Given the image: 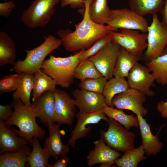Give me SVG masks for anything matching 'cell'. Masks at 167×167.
Listing matches in <instances>:
<instances>
[{
  "label": "cell",
  "mask_w": 167,
  "mask_h": 167,
  "mask_svg": "<svg viewBox=\"0 0 167 167\" xmlns=\"http://www.w3.org/2000/svg\"><path fill=\"white\" fill-rule=\"evenodd\" d=\"M110 20L106 24L116 31L121 28L148 32V22L144 16L127 8L111 10Z\"/></svg>",
  "instance_id": "8"
},
{
  "label": "cell",
  "mask_w": 167,
  "mask_h": 167,
  "mask_svg": "<svg viewBox=\"0 0 167 167\" xmlns=\"http://www.w3.org/2000/svg\"><path fill=\"white\" fill-rule=\"evenodd\" d=\"M139 122L142 145L145 153L147 156H155L160 152L162 148L163 143L159 140L158 135L161 128L156 135H153L150 128V124H148L146 120L140 115H137Z\"/></svg>",
  "instance_id": "18"
},
{
  "label": "cell",
  "mask_w": 167,
  "mask_h": 167,
  "mask_svg": "<svg viewBox=\"0 0 167 167\" xmlns=\"http://www.w3.org/2000/svg\"><path fill=\"white\" fill-rule=\"evenodd\" d=\"M30 144L25 140L17 136L12 128L6 126L0 121V153L18 151L24 146Z\"/></svg>",
  "instance_id": "20"
},
{
  "label": "cell",
  "mask_w": 167,
  "mask_h": 167,
  "mask_svg": "<svg viewBox=\"0 0 167 167\" xmlns=\"http://www.w3.org/2000/svg\"><path fill=\"white\" fill-rule=\"evenodd\" d=\"M164 0H129L130 9L142 16L156 14L162 9Z\"/></svg>",
  "instance_id": "27"
},
{
  "label": "cell",
  "mask_w": 167,
  "mask_h": 167,
  "mask_svg": "<svg viewBox=\"0 0 167 167\" xmlns=\"http://www.w3.org/2000/svg\"><path fill=\"white\" fill-rule=\"evenodd\" d=\"M15 7L13 1L0 3V16L7 17L10 16L12 9Z\"/></svg>",
  "instance_id": "37"
},
{
  "label": "cell",
  "mask_w": 167,
  "mask_h": 167,
  "mask_svg": "<svg viewBox=\"0 0 167 167\" xmlns=\"http://www.w3.org/2000/svg\"><path fill=\"white\" fill-rule=\"evenodd\" d=\"M60 125L57 124L48 127L49 137L45 140L43 148L55 160L60 155H67L70 149L67 144L64 145L61 139Z\"/></svg>",
  "instance_id": "19"
},
{
  "label": "cell",
  "mask_w": 167,
  "mask_h": 167,
  "mask_svg": "<svg viewBox=\"0 0 167 167\" xmlns=\"http://www.w3.org/2000/svg\"><path fill=\"white\" fill-rule=\"evenodd\" d=\"M129 88L128 82L124 78L113 77L108 80L102 92L106 105L113 107L112 101L114 96Z\"/></svg>",
  "instance_id": "26"
},
{
  "label": "cell",
  "mask_w": 167,
  "mask_h": 167,
  "mask_svg": "<svg viewBox=\"0 0 167 167\" xmlns=\"http://www.w3.org/2000/svg\"><path fill=\"white\" fill-rule=\"evenodd\" d=\"M103 76L94 63L87 59L80 62L74 72V77L81 81L86 79H96Z\"/></svg>",
  "instance_id": "33"
},
{
  "label": "cell",
  "mask_w": 167,
  "mask_h": 167,
  "mask_svg": "<svg viewBox=\"0 0 167 167\" xmlns=\"http://www.w3.org/2000/svg\"><path fill=\"white\" fill-rule=\"evenodd\" d=\"M88 13L93 22L105 25L110 20L112 12L107 0H92L89 6Z\"/></svg>",
  "instance_id": "24"
},
{
  "label": "cell",
  "mask_w": 167,
  "mask_h": 167,
  "mask_svg": "<svg viewBox=\"0 0 167 167\" xmlns=\"http://www.w3.org/2000/svg\"><path fill=\"white\" fill-rule=\"evenodd\" d=\"M147 32L148 46L144 57L148 62L161 55L167 46V27L160 20L156 14L152 15Z\"/></svg>",
  "instance_id": "7"
},
{
  "label": "cell",
  "mask_w": 167,
  "mask_h": 167,
  "mask_svg": "<svg viewBox=\"0 0 167 167\" xmlns=\"http://www.w3.org/2000/svg\"><path fill=\"white\" fill-rule=\"evenodd\" d=\"M18 87L13 94V99H20L26 105L31 106L30 96L33 87L34 75L22 72Z\"/></svg>",
  "instance_id": "25"
},
{
  "label": "cell",
  "mask_w": 167,
  "mask_h": 167,
  "mask_svg": "<svg viewBox=\"0 0 167 167\" xmlns=\"http://www.w3.org/2000/svg\"><path fill=\"white\" fill-rule=\"evenodd\" d=\"M61 6L64 8L68 5L73 9L84 8L85 4L84 0H61Z\"/></svg>",
  "instance_id": "39"
},
{
  "label": "cell",
  "mask_w": 167,
  "mask_h": 167,
  "mask_svg": "<svg viewBox=\"0 0 167 167\" xmlns=\"http://www.w3.org/2000/svg\"><path fill=\"white\" fill-rule=\"evenodd\" d=\"M162 16V22L167 27V0H164L163 6L160 11Z\"/></svg>",
  "instance_id": "42"
},
{
  "label": "cell",
  "mask_w": 167,
  "mask_h": 167,
  "mask_svg": "<svg viewBox=\"0 0 167 167\" xmlns=\"http://www.w3.org/2000/svg\"><path fill=\"white\" fill-rule=\"evenodd\" d=\"M92 0H84L85 7L81 22L75 25V30L60 29L58 34L66 50L74 52L90 47L99 38L112 31H116L113 28L97 24L90 18L88 8Z\"/></svg>",
  "instance_id": "1"
},
{
  "label": "cell",
  "mask_w": 167,
  "mask_h": 167,
  "mask_svg": "<svg viewBox=\"0 0 167 167\" xmlns=\"http://www.w3.org/2000/svg\"><path fill=\"white\" fill-rule=\"evenodd\" d=\"M38 139L36 137L33 139L32 149L27 164L30 167H47L49 159L51 156L45 149L41 147Z\"/></svg>",
  "instance_id": "32"
},
{
  "label": "cell",
  "mask_w": 167,
  "mask_h": 167,
  "mask_svg": "<svg viewBox=\"0 0 167 167\" xmlns=\"http://www.w3.org/2000/svg\"><path fill=\"white\" fill-rule=\"evenodd\" d=\"M32 104L36 117L44 125L48 127L55 124L53 92H45L36 97Z\"/></svg>",
  "instance_id": "15"
},
{
  "label": "cell",
  "mask_w": 167,
  "mask_h": 167,
  "mask_svg": "<svg viewBox=\"0 0 167 167\" xmlns=\"http://www.w3.org/2000/svg\"><path fill=\"white\" fill-rule=\"evenodd\" d=\"M43 38L44 41L41 45L32 49L25 50V58L16 61L10 71H14L16 73L24 72L34 75L40 69L46 57L62 45L61 39L53 35H49Z\"/></svg>",
  "instance_id": "4"
},
{
  "label": "cell",
  "mask_w": 167,
  "mask_h": 167,
  "mask_svg": "<svg viewBox=\"0 0 167 167\" xmlns=\"http://www.w3.org/2000/svg\"><path fill=\"white\" fill-rule=\"evenodd\" d=\"M61 0H34L23 13L20 21L27 27L43 28L51 19L54 7Z\"/></svg>",
  "instance_id": "5"
},
{
  "label": "cell",
  "mask_w": 167,
  "mask_h": 167,
  "mask_svg": "<svg viewBox=\"0 0 167 167\" xmlns=\"http://www.w3.org/2000/svg\"><path fill=\"white\" fill-rule=\"evenodd\" d=\"M20 79L19 73L4 76L0 79V94L15 90Z\"/></svg>",
  "instance_id": "36"
},
{
  "label": "cell",
  "mask_w": 167,
  "mask_h": 167,
  "mask_svg": "<svg viewBox=\"0 0 167 167\" xmlns=\"http://www.w3.org/2000/svg\"><path fill=\"white\" fill-rule=\"evenodd\" d=\"M11 105H0V121L5 122L7 120L12 116L14 111Z\"/></svg>",
  "instance_id": "38"
},
{
  "label": "cell",
  "mask_w": 167,
  "mask_h": 167,
  "mask_svg": "<svg viewBox=\"0 0 167 167\" xmlns=\"http://www.w3.org/2000/svg\"><path fill=\"white\" fill-rule=\"evenodd\" d=\"M109 127L105 131H100V138L108 146L123 153L134 148L135 135L114 119L109 118L107 121Z\"/></svg>",
  "instance_id": "6"
},
{
  "label": "cell",
  "mask_w": 167,
  "mask_h": 167,
  "mask_svg": "<svg viewBox=\"0 0 167 167\" xmlns=\"http://www.w3.org/2000/svg\"><path fill=\"white\" fill-rule=\"evenodd\" d=\"M156 109L162 117L167 118V100L166 101H160L157 104Z\"/></svg>",
  "instance_id": "41"
},
{
  "label": "cell",
  "mask_w": 167,
  "mask_h": 167,
  "mask_svg": "<svg viewBox=\"0 0 167 167\" xmlns=\"http://www.w3.org/2000/svg\"><path fill=\"white\" fill-rule=\"evenodd\" d=\"M107 80L103 76L96 79H88L81 81L78 86L84 90L102 94Z\"/></svg>",
  "instance_id": "35"
},
{
  "label": "cell",
  "mask_w": 167,
  "mask_h": 167,
  "mask_svg": "<svg viewBox=\"0 0 167 167\" xmlns=\"http://www.w3.org/2000/svg\"><path fill=\"white\" fill-rule=\"evenodd\" d=\"M167 53V46L165 48L164 50L163 53H162L161 55L166 54Z\"/></svg>",
  "instance_id": "43"
},
{
  "label": "cell",
  "mask_w": 167,
  "mask_h": 167,
  "mask_svg": "<svg viewBox=\"0 0 167 167\" xmlns=\"http://www.w3.org/2000/svg\"><path fill=\"white\" fill-rule=\"evenodd\" d=\"M144 147L141 144L125 152L120 158L115 161L114 163L118 167H136L139 163L147 159Z\"/></svg>",
  "instance_id": "30"
},
{
  "label": "cell",
  "mask_w": 167,
  "mask_h": 167,
  "mask_svg": "<svg viewBox=\"0 0 167 167\" xmlns=\"http://www.w3.org/2000/svg\"><path fill=\"white\" fill-rule=\"evenodd\" d=\"M108 118H112L129 130L133 127H138L139 122L137 117L134 114L128 115L121 109L105 106L101 109Z\"/></svg>",
  "instance_id": "31"
},
{
  "label": "cell",
  "mask_w": 167,
  "mask_h": 167,
  "mask_svg": "<svg viewBox=\"0 0 167 167\" xmlns=\"http://www.w3.org/2000/svg\"><path fill=\"white\" fill-rule=\"evenodd\" d=\"M121 46L112 41L95 55L88 59L91 61L107 80L113 77V71Z\"/></svg>",
  "instance_id": "13"
},
{
  "label": "cell",
  "mask_w": 167,
  "mask_h": 167,
  "mask_svg": "<svg viewBox=\"0 0 167 167\" xmlns=\"http://www.w3.org/2000/svg\"><path fill=\"white\" fill-rule=\"evenodd\" d=\"M56 82L50 77L39 70L34 75L32 101L47 91L53 92L56 88Z\"/></svg>",
  "instance_id": "29"
},
{
  "label": "cell",
  "mask_w": 167,
  "mask_h": 167,
  "mask_svg": "<svg viewBox=\"0 0 167 167\" xmlns=\"http://www.w3.org/2000/svg\"><path fill=\"white\" fill-rule=\"evenodd\" d=\"M111 41L112 39L109 34L99 38L89 48L83 50L79 57L80 62L95 55Z\"/></svg>",
  "instance_id": "34"
},
{
  "label": "cell",
  "mask_w": 167,
  "mask_h": 167,
  "mask_svg": "<svg viewBox=\"0 0 167 167\" xmlns=\"http://www.w3.org/2000/svg\"><path fill=\"white\" fill-rule=\"evenodd\" d=\"M109 35L112 41L140 57L148 46L146 33H141L138 30L121 28L118 32L111 31Z\"/></svg>",
  "instance_id": "9"
},
{
  "label": "cell",
  "mask_w": 167,
  "mask_h": 167,
  "mask_svg": "<svg viewBox=\"0 0 167 167\" xmlns=\"http://www.w3.org/2000/svg\"><path fill=\"white\" fill-rule=\"evenodd\" d=\"M32 149L26 145L19 150L0 155V167H24Z\"/></svg>",
  "instance_id": "22"
},
{
  "label": "cell",
  "mask_w": 167,
  "mask_h": 167,
  "mask_svg": "<svg viewBox=\"0 0 167 167\" xmlns=\"http://www.w3.org/2000/svg\"><path fill=\"white\" fill-rule=\"evenodd\" d=\"M70 163V159L66 155H62L54 164H48L47 167H66Z\"/></svg>",
  "instance_id": "40"
},
{
  "label": "cell",
  "mask_w": 167,
  "mask_h": 167,
  "mask_svg": "<svg viewBox=\"0 0 167 167\" xmlns=\"http://www.w3.org/2000/svg\"><path fill=\"white\" fill-rule=\"evenodd\" d=\"M77 122L71 132V136L68 144L72 148H75V142L79 139L86 136L91 131L92 128L88 125L98 123L101 120L106 122L108 118L102 110L91 112L81 113L79 111L75 115Z\"/></svg>",
  "instance_id": "11"
},
{
  "label": "cell",
  "mask_w": 167,
  "mask_h": 167,
  "mask_svg": "<svg viewBox=\"0 0 167 167\" xmlns=\"http://www.w3.org/2000/svg\"><path fill=\"white\" fill-rule=\"evenodd\" d=\"M100 138L93 142L94 149L88 152L87 158V165L91 167L98 164H107L108 167L114 163L121 154L111 148Z\"/></svg>",
  "instance_id": "17"
},
{
  "label": "cell",
  "mask_w": 167,
  "mask_h": 167,
  "mask_svg": "<svg viewBox=\"0 0 167 167\" xmlns=\"http://www.w3.org/2000/svg\"><path fill=\"white\" fill-rule=\"evenodd\" d=\"M11 105L14 112L11 117L4 122V125L8 127L13 125L17 126L19 131L14 128L12 130L19 137L29 142L31 146L33 138L43 139L45 131L36 123L32 106L26 105L19 99H13Z\"/></svg>",
  "instance_id": "2"
},
{
  "label": "cell",
  "mask_w": 167,
  "mask_h": 167,
  "mask_svg": "<svg viewBox=\"0 0 167 167\" xmlns=\"http://www.w3.org/2000/svg\"><path fill=\"white\" fill-rule=\"evenodd\" d=\"M75 105L81 113L101 110L105 105V98L102 94L76 89L72 92Z\"/></svg>",
  "instance_id": "16"
},
{
  "label": "cell",
  "mask_w": 167,
  "mask_h": 167,
  "mask_svg": "<svg viewBox=\"0 0 167 167\" xmlns=\"http://www.w3.org/2000/svg\"><path fill=\"white\" fill-rule=\"evenodd\" d=\"M15 46L12 39L6 32H0V66H14L16 62Z\"/></svg>",
  "instance_id": "23"
},
{
  "label": "cell",
  "mask_w": 167,
  "mask_h": 167,
  "mask_svg": "<svg viewBox=\"0 0 167 167\" xmlns=\"http://www.w3.org/2000/svg\"><path fill=\"white\" fill-rule=\"evenodd\" d=\"M53 92L55 122L60 125H72L76 115L74 100L63 90L56 88Z\"/></svg>",
  "instance_id": "12"
},
{
  "label": "cell",
  "mask_w": 167,
  "mask_h": 167,
  "mask_svg": "<svg viewBox=\"0 0 167 167\" xmlns=\"http://www.w3.org/2000/svg\"><path fill=\"white\" fill-rule=\"evenodd\" d=\"M145 65L154 76L155 80L167 87V53L147 62Z\"/></svg>",
  "instance_id": "28"
},
{
  "label": "cell",
  "mask_w": 167,
  "mask_h": 167,
  "mask_svg": "<svg viewBox=\"0 0 167 167\" xmlns=\"http://www.w3.org/2000/svg\"><path fill=\"white\" fill-rule=\"evenodd\" d=\"M146 95L134 88L127 90L115 95L112 102L116 108L131 111L136 115L140 114L144 117L148 113V110L143 106L146 101Z\"/></svg>",
  "instance_id": "10"
},
{
  "label": "cell",
  "mask_w": 167,
  "mask_h": 167,
  "mask_svg": "<svg viewBox=\"0 0 167 167\" xmlns=\"http://www.w3.org/2000/svg\"><path fill=\"white\" fill-rule=\"evenodd\" d=\"M83 50L66 57L50 55L49 59L43 61L41 69L53 79L57 85L68 88L74 82L75 71L80 62L79 57Z\"/></svg>",
  "instance_id": "3"
},
{
  "label": "cell",
  "mask_w": 167,
  "mask_h": 167,
  "mask_svg": "<svg viewBox=\"0 0 167 167\" xmlns=\"http://www.w3.org/2000/svg\"><path fill=\"white\" fill-rule=\"evenodd\" d=\"M141 59V57L121 47L113 69V76L127 77L130 71Z\"/></svg>",
  "instance_id": "21"
},
{
  "label": "cell",
  "mask_w": 167,
  "mask_h": 167,
  "mask_svg": "<svg viewBox=\"0 0 167 167\" xmlns=\"http://www.w3.org/2000/svg\"><path fill=\"white\" fill-rule=\"evenodd\" d=\"M146 66L136 63L130 71L127 81L130 88L136 89L148 96L155 95L154 91L150 90L153 85L155 78Z\"/></svg>",
  "instance_id": "14"
}]
</instances>
